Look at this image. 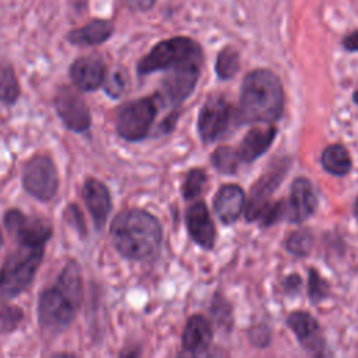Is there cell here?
I'll list each match as a JSON object with an SVG mask.
<instances>
[{"label":"cell","instance_id":"obj_1","mask_svg":"<svg viewBox=\"0 0 358 358\" xmlns=\"http://www.w3.org/2000/svg\"><path fill=\"white\" fill-rule=\"evenodd\" d=\"M284 109V90L278 76L267 69L249 71L241 87L238 123H273Z\"/></svg>","mask_w":358,"mask_h":358},{"label":"cell","instance_id":"obj_2","mask_svg":"<svg viewBox=\"0 0 358 358\" xmlns=\"http://www.w3.org/2000/svg\"><path fill=\"white\" fill-rule=\"evenodd\" d=\"M110 239L122 256L130 260H147L159 250L162 231L154 215L140 208H129L113 218Z\"/></svg>","mask_w":358,"mask_h":358},{"label":"cell","instance_id":"obj_3","mask_svg":"<svg viewBox=\"0 0 358 358\" xmlns=\"http://www.w3.org/2000/svg\"><path fill=\"white\" fill-rule=\"evenodd\" d=\"M83 299L81 270L76 262L64 266L56 282L46 288L38 303L39 324L43 330L56 333L67 327Z\"/></svg>","mask_w":358,"mask_h":358},{"label":"cell","instance_id":"obj_4","mask_svg":"<svg viewBox=\"0 0 358 358\" xmlns=\"http://www.w3.org/2000/svg\"><path fill=\"white\" fill-rule=\"evenodd\" d=\"M196 59H203V50L194 39L172 36L158 42L137 63V74L144 77L157 71H166Z\"/></svg>","mask_w":358,"mask_h":358},{"label":"cell","instance_id":"obj_5","mask_svg":"<svg viewBox=\"0 0 358 358\" xmlns=\"http://www.w3.org/2000/svg\"><path fill=\"white\" fill-rule=\"evenodd\" d=\"M42 255L43 248L25 245L8 255L0 270V302L17 296L32 282Z\"/></svg>","mask_w":358,"mask_h":358},{"label":"cell","instance_id":"obj_6","mask_svg":"<svg viewBox=\"0 0 358 358\" xmlns=\"http://www.w3.org/2000/svg\"><path fill=\"white\" fill-rule=\"evenodd\" d=\"M158 95L143 96L122 105L116 113V131L127 141L145 138L158 112Z\"/></svg>","mask_w":358,"mask_h":358},{"label":"cell","instance_id":"obj_7","mask_svg":"<svg viewBox=\"0 0 358 358\" xmlns=\"http://www.w3.org/2000/svg\"><path fill=\"white\" fill-rule=\"evenodd\" d=\"M201 64L203 59H196L166 70L161 88L162 96L157 94L159 101L164 99L172 108H179V105L193 94L201 73Z\"/></svg>","mask_w":358,"mask_h":358},{"label":"cell","instance_id":"obj_8","mask_svg":"<svg viewBox=\"0 0 358 358\" xmlns=\"http://www.w3.org/2000/svg\"><path fill=\"white\" fill-rule=\"evenodd\" d=\"M22 183L31 196L39 200L52 199L59 186V175L52 158L43 154L34 155L22 169Z\"/></svg>","mask_w":358,"mask_h":358},{"label":"cell","instance_id":"obj_9","mask_svg":"<svg viewBox=\"0 0 358 358\" xmlns=\"http://www.w3.org/2000/svg\"><path fill=\"white\" fill-rule=\"evenodd\" d=\"M236 119V110L221 95L210 96L201 106L197 117V130L204 143H213L220 138Z\"/></svg>","mask_w":358,"mask_h":358},{"label":"cell","instance_id":"obj_10","mask_svg":"<svg viewBox=\"0 0 358 358\" xmlns=\"http://www.w3.org/2000/svg\"><path fill=\"white\" fill-rule=\"evenodd\" d=\"M78 91L80 90H73L67 85L59 87L53 98V106L69 130L84 133L91 126V113L85 99Z\"/></svg>","mask_w":358,"mask_h":358},{"label":"cell","instance_id":"obj_11","mask_svg":"<svg viewBox=\"0 0 358 358\" xmlns=\"http://www.w3.org/2000/svg\"><path fill=\"white\" fill-rule=\"evenodd\" d=\"M7 231L18 241L20 245L43 248L52 235V227L42 218L27 217L20 210H8L4 214Z\"/></svg>","mask_w":358,"mask_h":358},{"label":"cell","instance_id":"obj_12","mask_svg":"<svg viewBox=\"0 0 358 358\" xmlns=\"http://www.w3.org/2000/svg\"><path fill=\"white\" fill-rule=\"evenodd\" d=\"M285 172H287V164L280 162V165L275 169L264 173L255 183V186L250 190V196L246 201L245 215H246L248 221L260 220L263 211L270 204V196L273 194V192L277 189V186L282 180Z\"/></svg>","mask_w":358,"mask_h":358},{"label":"cell","instance_id":"obj_13","mask_svg":"<svg viewBox=\"0 0 358 358\" xmlns=\"http://www.w3.org/2000/svg\"><path fill=\"white\" fill-rule=\"evenodd\" d=\"M69 74L74 88L83 92H91L103 85L106 66L96 55L81 56L71 63Z\"/></svg>","mask_w":358,"mask_h":358},{"label":"cell","instance_id":"obj_14","mask_svg":"<svg viewBox=\"0 0 358 358\" xmlns=\"http://www.w3.org/2000/svg\"><path fill=\"white\" fill-rule=\"evenodd\" d=\"M287 324L291 327L294 334L298 337L301 345L308 352H310L316 358L324 355V338L322 336L319 323L312 315L302 310L292 312L287 319Z\"/></svg>","mask_w":358,"mask_h":358},{"label":"cell","instance_id":"obj_15","mask_svg":"<svg viewBox=\"0 0 358 358\" xmlns=\"http://www.w3.org/2000/svg\"><path fill=\"white\" fill-rule=\"evenodd\" d=\"M317 197L313 186L306 178H296L291 186V197L287 204V217L292 222H301L313 214Z\"/></svg>","mask_w":358,"mask_h":358},{"label":"cell","instance_id":"obj_16","mask_svg":"<svg viewBox=\"0 0 358 358\" xmlns=\"http://www.w3.org/2000/svg\"><path fill=\"white\" fill-rule=\"evenodd\" d=\"M186 224L190 236L197 245L204 249H211L214 246L215 228L203 201H197L189 207L186 213Z\"/></svg>","mask_w":358,"mask_h":358},{"label":"cell","instance_id":"obj_17","mask_svg":"<svg viewBox=\"0 0 358 358\" xmlns=\"http://www.w3.org/2000/svg\"><path fill=\"white\" fill-rule=\"evenodd\" d=\"M83 196L88 207V211L91 213L94 224L96 225L98 229H101L112 207L108 187L98 179L90 178L85 180L83 186Z\"/></svg>","mask_w":358,"mask_h":358},{"label":"cell","instance_id":"obj_18","mask_svg":"<svg viewBox=\"0 0 358 358\" xmlns=\"http://www.w3.org/2000/svg\"><path fill=\"white\" fill-rule=\"evenodd\" d=\"M115 32V25L109 20L95 18L88 24L71 29L66 39L76 46H96L106 42Z\"/></svg>","mask_w":358,"mask_h":358},{"label":"cell","instance_id":"obj_19","mask_svg":"<svg viewBox=\"0 0 358 358\" xmlns=\"http://www.w3.org/2000/svg\"><path fill=\"white\" fill-rule=\"evenodd\" d=\"M245 206V193L238 185H224L215 199L214 210L220 220L225 224H231L238 220Z\"/></svg>","mask_w":358,"mask_h":358},{"label":"cell","instance_id":"obj_20","mask_svg":"<svg viewBox=\"0 0 358 358\" xmlns=\"http://www.w3.org/2000/svg\"><path fill=\"white\" fill-rule=\"evenodd\" d=\"M275 134H277V129L274 126L264 127V129H260V127L250 129L243 137L238 148L241 161L252 162L256 158H259L262 154H264V151L271 145Z\"/></svg>","mask_w":358,"mask_h":358},{"label":"cell","instance_id":"obj_21","mask_svg":"<svg viewBox=\"0 0 358 358\" xmlns=\"http://www.w3.org/2000/svg\"><path fill=\"white\" fill-rule=\"evenodd\" d=\"M213 330L208 320L201 315L192 316L182 334L183 350H203L210 347Z\"/></svg>","mask_w":358,"mask_h":358},{"label":"cell","instance_id":"obj_22","mask_svg":"<svg viewBox=\"0 0 358 358\" xmlns=\"http://www.w3.org/2000/svg\"><path fill=\"white\" fill-rule=\"evenodd\" d=\"M322 165L329 173L344 176L351 169V157L344 145L331 144L322 154Z\"/></svg>","mask_w":358,"mask_h":358},{"label":"cell","instance_id":"obj_23","mask_svg":"<svg viewBox=\"0 0 358 358\" xmlns=\"http://www.w3.org/2000/svg\"><path fill=\"white\" fill-rule=\"evenodd\" d=\"M21 94L20 83L14 67L4 59H0V102L11 106Z\"/></svg>","mask_w":358,"mask_h":358},{"label":"cell","instance_id":"obj_24","mask_svg":"<svg viewBox=\"0 0 358 358\" xmlns=\"http://www.w3.org/2000/svg\"><path fill=\"white\" fill-rule=\"evenodd\" d=\"M239 70V52L228 45L222 48L215 60V73L221 80L232 78Z\"/></svg>","mask_w":358,"mask_h":358},{"label":"cell","instance_id":"obj_25","mask_svg":"<svg viewBox=\"0 0 358 358\" xmlns=\"http://www.w3.org/2000/svg\"><path fill=\"white\" fill-rule=\"evenodd\" d=\"M211 161H213L214 166L217 168V171H220L221 173H225V175H232L238 169L241 157H239L238 150L224 145V147H218L213 152Z\"/></svg>","mask_w":358,"mask_h":358},{"label":"cell","instance_id":"obj_26","mask_svg":"<svg viewBox=\"0 0 358 358\" xmlns=\"http://www.w3.org/2000/svg\"><path fill=\"white\" fill-rule=\"evenodd\" d=\"M127 78H129V76H127L126 70L122 67L115 69L110 73H106V78L103 83L105 92L110 98H120L126 91V87L129 83Z\"/></svg>","mask_w":358,"mask_h":358},{"label":"cell","instance_id":"obj_27","mask_svg":"<svg viewBox=\"0 0 358 358\" xmlns=\"http://www.w3.org/2000/svg\"><path fill=\"white\" fill-rule=\"evenodd\" d=\"M312 234L308 229H301L292 232L287 239V249L289 253H294L296 256H305L309 253L312 248Z\"/></svg>","mask_w":358,"mask_h":358},{"label":"cell","instance_id":"obj_28","mask_svg":"<svg viewBox=\"0 0 358 358\" xmlns=\"http://www.w3.org/2000/svg\"><path fill=\"white\" fill-rule=\"evenodd\" d=\"M206 173L203 169L194 168L187 172L183 186H182V193L185 199H193L200 194L204 183H206Z\"/></svg>","mask_w":358,"mask_h":358},{"label":"cell","instance_id":"obj_29","mask_svg":"<svg viewBox=\"0 0 358 358\" xmlns=\"http://www.w3.org/2000/svg\"><path fill=\"white\" fill-rule=\"evenodd\" d=\"M22 319V310L18 306H6L0 310V330H14Z\"/></svg>","mask_w":358,"mask_h":358},{"label":"cell","instance_id":"obj_30","mask_svg":"<svg viewBox=\"0 0 358 358\" xmlns=\"http://www.w3.org/2000/svg\"><path fill=\"white\" fill-rule=\"evenodd\" d=\"M329 285L313 268L309 270V296L313 302L323 299L327 295Z\"/></svg>","mask_w":358,"mask_h":358},{"label":"cell","instance_id":"obj_31","mask_svg":"<svg viewBox=\"0 0 358 358\" xmlns=\"http://www.w3.org/2000/svg\"><path fill=\"white\" fill-rule=\"evenodd\" d=\"M176 358H220L218 354L210 347L203 350H183L180 354H178Z\"/></svg>","mask_w":358,"mask_h":358},{"label":"cell","instance_id":"obj_32","mask_svg":"<svg viewBox=\"0 0 358 358\" xmlns=\"http://www.w3.org/2000/svg\"><path fill=\"white\" fill-rule=\"evenodd\" d=\"M178 117H179V110H178V108H176V109H173L169 115H166L165 119L161 122V124H159V131L164 133V134L171 133V131L175 129V126H176Z\"/></svg>","mask_w":358,"mask_h":358},{"label":"cell","instance_id":"obj_33","mask_svg":"<svg viewBox=\"0 0 358 358\" xmlns=\"http://www.w3.org/2000/svg\"><path fill=\"white\" fill-rule=\"evenodd\" d=\"M126 1L133 10L141 11V13H145V11L151 10L155 4V0H126Z\"/></svg>","mask_w":358,"mask_h":358},{"label":"cell","instance_id":"obj_34","mask_svg":"<svg viewBox=\"0 0 358 358\" xmlns=\"http://www.w3.org/2000/svg\"><path fill=\"white\" fill-rule=\"evenodd\" d=\"M343 45L348 52H358V31L351 32L343 39Z\"/></svg>","mask_w":358,"mask_h":358},{"label":"cell","instance_id":"obj_35","mask_svg":"<svg viewBox=\"0 0 358 358\" xmlns=\"http://www.w3.org/2000/svg\"><path fill=\"white\" fill-rule=\"evenodd\" d=\"M284 288L288 291V292H295V291H298V288H299V285H301V278L296 275V274H291V275H288L285 280H284Z\"/></svg>","mask_w":358,"mask_h":358},{"label":"cell","instance_id":"obj_36","mask_svg":"<svg viewBox=\"0 0 358 358\" xmlns=\"http://www.w3.org/2000/svg\"><path fill=\"white\" fill-rule=\"evenodd\" d=\"M52 358H78V357L71 354V352H57Z\"/></svg>","mask_w":358,"mask_h":358},{"label":"cell","instance_id":"obj_37","mask_svg":"<svg viewBox=\"0 0 358 358\" xmlns=\"http://www.w3.org/2000/svg\"><path fill=\"white\" fill-rule=\"evenodd\" d=\"M120 358H137V352L136 351H123Z\"/></svg>","mask_w":358,"mask_h":358},{"label":"cell","instance_id":"obj_38","mask_svg":"<svg viewBox=\"0 0 358 358\" xmlns=\"http://www.w3.org/2000/svg\"><path fill=\"white\" fill-rule=\"evenodd\" d=\"M352 101L358 105V90H355V91H354V94H352Z\"/></svg>","mask_w":358,"mask_h":358},{"label":"cell","instance_id":"obj_39","mask_svg":"<svg viewBox=\"0 0 358 358\" xmlns=\"http://www.w3.org/2000/svg\"><path fill=\"white\" fill-rule=\"evenodd\" d=\"M355 215L358 218V197H357V201H355Z\"/></svg>","mask_w":358,"mask_h":358},{"label":"cell","instance_id":"obj_40","mask_svg":"<svg viewBox=\"0 0 358 358\" xmlns=\"http://www.w3.org/2000/svg\"><path fill=\"white\" fill-rule=\"evenodd\" d=\"M1 243H3V235H1V231H0V246H1Z\"/></svg>","mask_w":358,"mask_h":358}]
</instances>
